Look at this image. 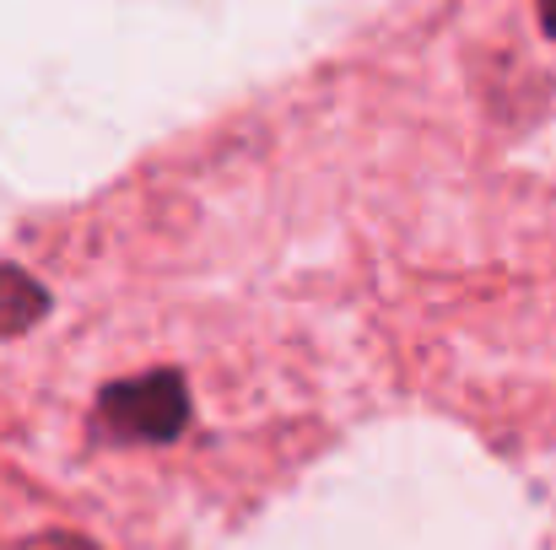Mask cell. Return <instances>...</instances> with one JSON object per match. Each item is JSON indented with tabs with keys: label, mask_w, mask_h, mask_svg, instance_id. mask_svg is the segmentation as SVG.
Masks as SVG:
<instances>
[{
	"label": "cell",
	"mask_w": 556,
	"mask_h": 550,
	"mask_svg": "<svg viewBox=\"0 0 556 550\" xmlns=\"http://www.w3.org/2000/svg\"><path fill=\"white\" fill-rule=\"evenodd\" d=\"M98 410H103V426L130 443H168L189 421V388L174 372H152L136 383H114Z\"/></svg>",
	"instance_id": "1"
},
{
	"label": "cell",
	"mask_w": 556,
	"mask_h": 550,
	"mask_svg": "<svg viewBox=\"0 0 556 550\" xmlns=\"http://www.w3.org/2000/svg\"><path fill=\"white\" fill-rule=\"evenodd\" d=\"M43 308H49L43 286H38L27 270L0 265V335H22L27 324L43 319Z\"/></svg>",
	"instance_id": "2"
},
{
	"label": "cell",
	"mask_w": 556,
	"mask_h": 550,
	"mask_svg": "<svg viewBox=\"0 0 556 550\" xmlns=\"http://www.w3.org/2000/svg\"><path fill=\"white\" fill-rule=\"evenodd\" d=\"M22 550H92V546L76 540V535H43V540H27Z\"/></svg>",
	"instance_id": "3"
},
{
	"label": "cell",
	"mask_w": 556,
	"mask_h": 550,
	"mask_svg": "<svg viewBox=\"0 0 556 550\" xmlns=\"http://www.w3.org/2000/svg\"><path fill=\"white\" fill-rule=\"evenodd\" d=\"M541 22H546V33L556 38V0H541Z\"/></svg>",
	"instance_id": "4"
}]
</instances>
